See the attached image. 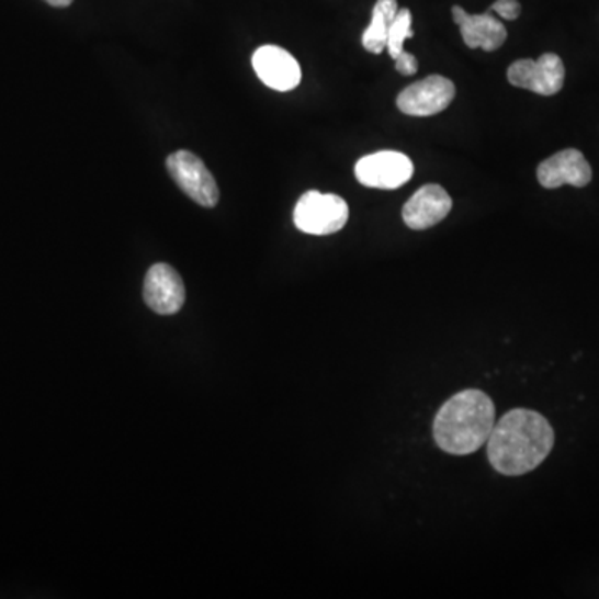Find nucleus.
<instances>
[{
    "mask_svg": "<svg viewBox=\"0 0 599 599\" xmlns=\"http://www.w3.org/2000/svg\"><path fill=\"white\" fill-rule=\"evenodd\" d=\"M453 21L462 32L466 47L482 48L485 53H495L507 41L508 32L504 22L486 14L472 15L465 9L455 5L452 9Z\"/></svg>",
    "mask_w": 599,
    "mask_h": 599,
    "instance_id": "f8f14e48",
    "label": "nucleus"
},
{
    "mask_svg": "<svg viewBox=\"0 0 599 599\" xmlns=\"http://www.w3.org/2000/svg\"><path fill=\"white\" fill-rule=\"evenodd\" d=\"M144 300L150 310L173 315L185 304V285L173 267L157 263L150 267L144 282Z\"/></svg>",
    "mask_w": 599,
    "mask_h": 599,
    "instance_id": "6e6552de",
    "label": "nucleus"
},
{
    "mask_svg": "<svg viewBox=\"0 0 599 599\" xmlns=\"http://www.w3.org/2000/svg\"><path fill=\"white\" fill-rule=\"evenodd\" d=\"M511 86L540 95H555L565 83V64L556 54H543L538 60L523 59L508 69Z\"/></svg>",
    "mask_w": 599,
    "mask_h": 599,
    "instance_id": "0eeeda50",
    "label": "nucleus"
},
{
    "mask_svg": "<svg viewBox=\"0 0 599 599\" xmlns=\"http://www.w3.org/2000/svg\"><path fill=\"white\" fill-rule=\"evenodd\" d=\"M252 66L259 79L270 89L289 92L296 89L302 80V70L292 54L276 45L257 48Z\"/></svg>",
    "mask_w": 599,
    "mask_h": 599,
    "instance_id": "1a4fd4ad",
    "label": "nucleus"
},
{
    "mask_svg": "<svg viewBox=\"0 0 599 599\" xmlns=\"http://www.w3.org/2000/svg\"><path fill=\"white\" fill-rule=\"evenodd\" d=\"M452 196L443 187L425 185L408 200L404 207V221L411 230H427L444 221L452 211Z\"/></svg>",
    "mask_w": 599,
    "mask_h": 599,
    "instance_id": "9b49d317",
    "label": "nucleus"
},
{
    "mask_svg": "<svg viewBox=\"0 0 599 599\" xmlns=\"http://www.w3.org/2000/svg\"><path fill=\"white\" fill-rule=\"evenodd\" d=\"M45 2L53 5V8H69L74 0H45Z\"/></svg>",
    "mask_w": 599,
    "mask_h": 599,
    "instance_id": "f3484780",
    "label": "nucleus"
},
{
    "mask_svg": "<svg viewBox=\"0 0 599 599\" xmlns=\"http://www.w3.org/2000/svg\"><path fill=\"white\" fill-rule=\"evenodd\" d=\"M455 83L447 77L430 76L415 82L399 93L396 105L399 111L414 117H430L440 114L455 99Z\"/></svg>",
    "mask_w": 599,
    "mask_h": 599,
    "instance_id": "423d86ee",
    "label": "nucleus"
},
{
    "mask_svg": "<svg viewBox=\"0 0 599 599\" xmlns=\"http://www.w3.org/2000/svg\"><path fill=\"white\" fill-rule=\"evenodd\" d=\"M591 177L588 160L576 148H566L538 167V180L544 189H558L563 185L581 189L591 182Z\"/></svg>",
    "mask_w": 599,
    "mask_h": 599,
    "instance_id": "9d476101",
    "label": "nucleus"
},
{
    "mask_svg": "<svg viewBox=\"0 0 599 599\" xmlns=\"http://www.w3.org/2000/svg\"><path fill=\"white\" fill-rule=\"evenodd\" d=\"M495 423L493 399L479 389H465L448 399L438 411L434 441L450 455H472L488 443Z\"/></svg>",
    "mask_w": 599,
    "mask_h": 599,
    "instance_id": "f03ea898",
    "label": "nucleus"
},
{
    "mask_svg": "<svg viewBox=\"0 0 599 599\" xmlns=\"http://www.w3.org/2000/svg\"><path fill=\"white\" fill-rule=\"evenodd\" d=\"M555 447V431L543 415L515 408L496 421L488 438V460L505 476L536 470Z\"/></svg>",
    "mask_w": 599,
    "mask_h": 599,
    "instance_id": "f257e3e1",
    "label": "nucleus"
},
{
    "mask_svg": "<svg viewBox=\"0 0 599 599\" xmlns=\"http://www.w3.org/2000/svg\"><path fill=\"white\" fill-rule=\"evenodd\" d=\"M167 170L173 182L180 187L185 195L202 205V207L214 208L221 199V190L211 170L205 167L202 159L189 150H179L167 159Z\"/></svg>",
    "mask_w": 599,
    "mask_h": 599,
    "instance_id": "20e7f679",
    "label": "nucleus"
},
{
    "mask_svg": "<svg viewBox=\"0 0 599 599\" xmlns=\"http://www.w3.org/2000/svg\"><path fill=\"white\" fill-rule=\"evenodd\" d=\"M398 2L396 0H376L372 12V22L363 32V47L372 54H382L388 41V29L393 19L398 14Z\"/></svg>",
    "mask_w": 599,
    "mask_h": 599,
    "instance_id": "ddd939ff",
    "label": "nucleus"
},
{
    "mask_svg": "<svg viewBox=\"0 0 599 599\" xmlns=\"http://www.w3.org/2000/svg\"><path fill=\"white\" fill-rule=\"evenodd\" d=\"M395 67L402 76H414L418 70L417 57H415L414 54H408L404 50V53L396 57Z\"/></svg>",
    "mask_w": 599,
    "mask_h": 599,
    "instance_id": "dca6fc26",
    "label": "nucleus"
},
{
    "mask_svg": "<svg viewBox=\"0 0 599 599\" xmlns=\"http://www.w3.org/2000/svg\"><path fill=\"white\" fill-rule=\"evenodd\" d=\"M348 215V204L341 196L312 190L296 202L293 222L304 234L331 235L347 225Z\"/></svg>",
    "mask_w": 599,
    "mask_h": 599,
    "instance_id": "7ed1b4c3",
    "label": "nucleus"
},
{
    "mask_svg": "<svg viewBox=\"0 0 599 599\" xmlns=\"http://www.w3.org/2000/svg\"><path fill=\"white\" fill-rule=\"evenodd\" d=\"M414 37V29H411V12L408 9H399L396 18L393 19L392 25L388 29V41H386V48H388L389 57L393 60L404 53L405 41Z\"/></svg>",
    "mask_w": 599,
    "mask_h": 599,
    "instance_id": "4468645a",
    "label": "nucleus"
},
{
    "mask_svg": "<svg viewBox=\"0 0 599 599\" xmlns=\"http://www.w3.org/2000/svg\"><path fill=\"white\" fill-rule=\"evenodd\" d=\"M489 12H495L505 21H515L520 18L521 5L518 0H496Z\"/></svg>",
    "mask_w": 599,
    "mask_h": 599,
    "instance_id": "2eb2a0df",
    "label": "nucleus"
},
{
    "mask_svg": "<svg viewBox=\"0 0 599 599\" xmlns=\"http://www.w3.org/2000/svg\"><path fill=\"white\" fill-rule=\"evenodd\" d=\"M414 172L410 157L393 150L363 157L355 166L357 180L369 189H398L411 179Z\"/></svg>",
    "mask_w": 599,
    "mask_h": 599,
    "instance_id": "39448f33",
    "label": "nucleus"
}]
</instances>
